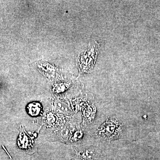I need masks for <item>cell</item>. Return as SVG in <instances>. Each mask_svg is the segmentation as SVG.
Returning a JSON list of instances; mask_svg holds the SVG:
<instances>
[{
	"label": "cell",
	"mask_w": 160,
	"mask_h": 160,
	"mask_svg": "<svg viewBox=\"0 0 160 160\" xmlns=\"http://www.w3.org/2000/svg\"><path fill=\"white\" fill-rule=\"evenodd\" d=\"M122 124L115 119H109L101 126L98 131L99 137L107 140L119 137L122 132Z\"/></svg>",
	"instance_id": "cell-1"
}]
</instances>
